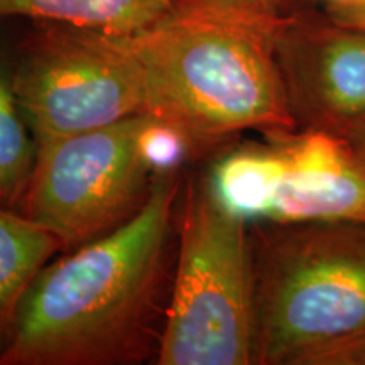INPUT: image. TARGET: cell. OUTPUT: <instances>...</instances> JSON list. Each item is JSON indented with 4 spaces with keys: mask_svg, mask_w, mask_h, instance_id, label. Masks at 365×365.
I'll return each mask as SVG.
<instances>
[{
    "mask_svg": "<svg viewBox=\"0 0 365 365\" xmlns=\"http://www.w3.org/2000/svg\"><path fill=\"white\" fill-rule=\"evenodd\" d=\"M279 63L298 124L330 130L365 117V31L291 16Z\"/></svg>",
    "mask_w": 365,
    "mask_h": 365,
    "instance_id": "cell-7",
    "label": "cell"
},
{
    "mask_svg": "<svg viewBox=\"0 0 365 365\" xmlns=\"http://www.w3.org/2000/svg\"><path fill=\"white\" fill-rule=\"evenodd\" d=\"M159 365L255 360V277L247 222L227 212L208 180H190L178 228Z\"/></svg>",
    "mask_w": 365,
    "mask_h": 365,
    "instance_id": "cell-4",
    "label": "cell"
},
{
    "mask_svg": "<svg viewBox=\"0 0 365 365\" xmlns=\"http://www.w3.org/2000/svg\"><path fill=\"white\" fill-rule=\"evenodd\" d=\"M228 153L213 168L208 185L218 203L244 222H266L284 159L277 140Z\"/></svg>",
    "mask_w": 365,
    "mask_h": 365,
    "instance_id": "cell-11",
    "label": "cell"
},
{
    "mask_svg": "<svg viewBox=\"0 0 365 365\" xmlns=\"http://www.w3.org/2000/svg\"><path fill=\"white\" fill-rule=\"evenodd\" d=\"M59 249L63 242L48 228L0 207V349L27 291Z\"/></svg>",
    "mask_w": 365,
    "mask_h": 365,
    "instance_id": "cell-9",
    "label": "cell"
},
{
    "mask_svg": "<svg viewBox=\"0 0 365 365\" xmlns=\"http://www.w3.org/2000/svg\"><path fill=\"white\" fill-rule=\"evenodd\" d=\"M271 139L284 166L266 222L365 223V161L341 137L308 129Z\"/></svg>",
    "mask_w": 365,
    "mask_h": 365,
    "instance_id": "cell-8",
    "label": "cell"
},
{
    "mask_svg": "<svg viewBox=\"0 0 365 365\" xmlns=\"http://www.w3.org/2000/svg\"><path fill=\"white\" fill-rule=\"evenodd\" d=\"M139 150L153 176L178 173L186 159L196 156L181 130L153 115H145L139 134Z\"/></svg>",
    "mask_w": 365,
    "mask_h": 365,
    "instance_id": "cell-13",
    "label": "cell"
},
{
    "mask_svg": "<svg viewBox=\"0 0 365 365\" xmlns=\"http://www.w3.org/2000/svg\"><path fill=\"white\" fill-rule=\"evenodd\" d=\"M330 6H350V4H357L362 2V0H328Z\"/></svg>",
    "mask_w": 365,
    "mask_h": 365,
    "instance_id": "cell-17",
    "label": "cell"
},
{
    "mask_svg": "<svg viewBox=\"0 0 365 365\" xmlns=\"http://www.w3.org/2000/svg\"><path fill=\"white\" fill-rule=\"evenodd\" d=\"M178 173L154 178L143 208L48 264L0 349V365H129L158 354Z\"/></svg>",
    "mask_w": 365,
    "mask_h": 365,
    "instance_id": "cell-1",
    "label": "cell"
},
{
    "mask_svg": "<svg viewBox=\"0 0 365 365\" xmlns=\"http://www.w3.org/2000/svg\"><path fill=\"white\" fill-rule=\"evenodd\" d=\"M252 239L257 365H365V223H271Z\"/></svg>",
    "mask_w": 365,
    "mask_h": 365,
    "instance_id": "cell-3",
    "label": "cell"
},
{
    "mask_svg": "<svg viewBox=\"0 0 365 365\" xmlns=\"http://www.w3.org/2000/svg\"><path fill=\"white\" fill-rule=\"evenodd\" d=\"M39 24L12 76L36 143L148 115V86L129 36Z\"/></svg>",
    "mask_w": 365,
    "mask_h": 365,
    "instance_id": "cell-5",
    "label": "cell"
},
{
    "mask_svg": "<svg viewBox=\"0 0 365 365\" xmlns=\"http://www.w3.org/2000/svg\"><path fill=\"white\" fill-rule=\"evenodd\" d=\"M145 115L38 143L19 212L65 249L110 234L143 208L154 178L139 150Z\"/></svg>",
    "mask_w": 365,
    "mask_h": 365,
    "instance_id": "cell-6",
    "label": "cell"
},
{
    "mask_svg": "<svg viewBox=\"0 0 365 365\" xmlns=\"http://www.w3.org/2000/svg\"><path fill=\"white\" fill-rule=\"evenodd\" d=\"M330 21L335 24L365 31V0L350 6H330Z\"/></svg>",
    "mask_w": 365,
    "mask_h": 365,
    "instance_id": "cell-14",
    "label": "cell"
},
{
    "mask_svg": "<svg viewBox=\"0 0 365 365\" xmlns=\"http://www.w3.org/2000/svg\"><path fill=\"white\" fill-rule=\"evenodd\" d=\"M33 130L27 124L12 78L0 73V207L19 210L36 159Z\"/></svg>",
    "mask_w": 365,
    "mask_h": 365,
    "instance_id": "cell-12",
    "label": "cell"
},
{
    "mask_svg": "<svg viewBox=\"0 0 365 365\" xmlns=\"http://www.w3.org/2000/svg\"><path fill=\"white\" fill-rule=\"evenodd\" d=\"M176 0H0V17H27L112 36L148 29Z\"/></svg>",
    "mask_w": 365,
    "mask_h": 365,
    "instance_id": "cell-10",
    "label": "cell"
},
{
    "mask_svg": "<svg viewBox=\"0 0 365 365\" xmlns=\"http://www.w3.org/2000/svg\"><path fill=\"white\" fill-rule=\"evenodd\" d=\"M330 132L341 137L365 161V117L346 122V124H341L335 127V129H330Z\"/></svg>",
    "mask_w": 365,
    "mask_h": 365,
    "instance_id": "cell-15",
    "label": "cell"
},
{
    "mask_svg": "<svg viewBox=\"0 0 365 365\" xmlns=\"http://www.w3.org/2000/svg\"><path fill=\"white\" fill-rule=\"evenodd\" d=\"M250 2H257V4H262V6H267V7H272V9H279V11H282V7H281L282 0H250Z\"/></svg>",
    "mask_w": 365,
    "mask_h": 365,
    "instance_id": "cell-16",
    "label": "cell"
},
{
    "mask_svg": "<svg viewBox=\"0 0 365 365\" xmlns=\"http://www.w3.org/2000/svg\"><path fill=\"white\" fill-rule=\"evenodd\" d=\"M291 14L250 0H176L129 36L148 86V115L185 134L195 154L245 130L298 127L279 63Z\"/></svg>",
    "mask_w": 365,
    "mask_h": 365,
    "instance_id": "cell-2",
    "label": "cell"
}]
</instances>
